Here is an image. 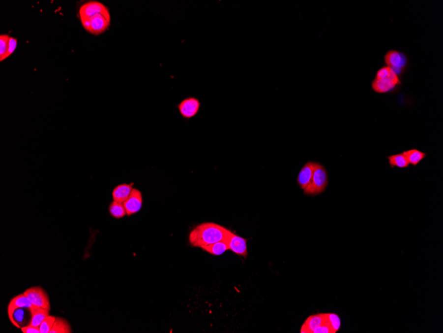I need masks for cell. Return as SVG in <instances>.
<instances>
[{
	"label": "cell",
	"instance_id": "1",
	"mask_svg": "<svg viewBox=\"0 0 443 333\" xmlns=\"http://www.w3.org/2000/svg\"><path fill=\"white\" fill-rule=\"evenodd\" d=\"M228 229L219 224L205 222L199 224L189 233V241L193 247H201L223 241Z\"/></svg>",
	"mask_w": 443,
	"mask_h": 333
},
{
	"label": "cell",
	"instance_id": "2",
	"mask_svg": "<svg viewBox=\"0 0 443 333\" xmlns=\"http://www.w3.org/2000/svg\"><path fill=\"white\" fill-rule=\"evenodd\" d=\"M84 28L92 35H99L109 29L111 25L110 13H98L87 20L82 21Z\"/></svg>",
	"mask_w": 443,
	"mask_h": 333
},
{
	"label": "cell",
	"instance_id": "3",
	"mask_svg": "<svg viewBox=\"0 0 443 333\" xmlns=\"http://www.w3.org/2000/svg\"><path fill=\"white\" fill-rule=\"evenodd\" d=\"M328 184V174L326 169L321 164L316 163L311 184L304 190V193L306 195H318L326 190Z\"/></svg>",
	"mask_w": 443,
	"mask_h": 333
},
{
	"label": "cell",
	"instance_id": "4",
	"mask_svg": "<svg viewBox=\"0 0 443 333\" xmlns=\"http://www.w3.org/2000/svg\"><path fill=\"white\" fill-rule=\"evenodd\" d=\"M384 61L386 66L392 68L399 77L406 71L409 64L408 56L397 50L387 51L384 56Z\"/></svg>",
	"mask_w": 443,
	"mask_h": 333
},
{
	"label": "cell",
	"instance_id": "5",
	"mask_svg": "<svg viewBox=\"0 0 443 333\" xmlns=\"http://www.w3.org/2000/svg\"><path fill=\"white\" fill-rule=\"evenodd\" d=\"M24 294L33 306L51 310V303L48 295L42 287H31L27 289Z\"/></svg>",
	"mask_w": 443,
	"mask_h": 333
},
{
	"label": "cell",
	"instance_id": "6",
	"mask_svg": "<svg viewBox=\"0 0 443 333\" xmlns=\"http://www.w3.org/2000/svg\"><path fill=\"white\" fill-rule=\"evenodd\" d=\"M224 242L228 245V248L232 252L235 253L238 256L246 258L248 256V249H247V240L236 234L234 233L231 230H228Z\"/></svg>",
	"mask_w": 443,
	"mask_h": 333
},
{
	"label": "cell",
	"instance_id": "7",
	"mask_svg": "<svg viewBox=\"0 0 443 333\" xmlns=\"http://www.w3.org/2000/svg\"><path fill=\"white\" fill-rule=\"evenodd\" d=\"M110 13L109 9L103 3L96 1H91L82 5L79 9V15L82 22L98 13Z\"/></svg>",
	"mask_w": 443,
	"mask_h": 333
},
{
	"label": "cell",
	"instance_id": "8",
	"mask_svg": "<svg viewBox=\"0 0 443 333\" xmlns=\"http://www.w3.org/2000/svg\"><path fill=\"white\" fill-rule=\"evenodd\" d=\"M201 108V102L195 97H187L178 104V111L184 119H191L197 115Z\"/></svg>",
	"mask_w": 443,
	"mask_h": 333
},
{
	"label": "cell",
	"instance_id": "9",
	"mask_svg": "<svg viewBox=\"0 0 443 333\" xmlns=\"http://www.w3.org/2000/svg\"><path fill=\"white\" fill-rule=\"evenodd\" d=\"M127 216L136 214L142 209L143 197L142 192L137 188H133L130 197L123 203Z\"/></svg>",
	"mask_w": 443,
	"mask_h": 333
},
{
	"label": "cell",
	"instance_id": "10",
	"mask_svg": "<svg viewBox=\"0 0 443 333\" xmlns=\"http://www.w3.org/2000/svg\"><path fill=\"white\" fill-rule=\"evenodd\" d=\"M33 304L30 302L24 294H20L11 300L7 307V314L11 322L13 321V316L14 311L18 309H26L31 310L33 307Z\"/></svg>",
	"mask_w": 443,
	"mask_h": 333
},
{
	"label": "cell",
	"instance_id": "11",
	"mask_svg": "<svg viewBox=\"0 0 443 333\" xmlns=\"http://www.w3.org/2000/svg\"><path fill=\"white\" fill-rule=\"evenodd\" d=\"M315 166H316L315 162H308L298 173L297 182L301 189L305 190L311 184Z\"/></svg>",
	"mask_w": 443,
	"mask_h": 333
},
{
	"label": "cell",
	"instance_id": "12",
	"mask_svg": "<svg viewBox=\"0 0 443 333\" xmlns=\"http://www.w3.org/2000/svg\"><path fill=\"white\" fill-rule=\"evenodd\" d=\"M375 78L389 82L397 87L402 85L400 77L393 71L392 68L388 66H385L380 68L376 73Z\"/></svg>",
	"mask_w": 443,
	"mask_h": 333
},
{
	"label": "cell",
	"instance_id": "13",
	"mask_svg": "<svg viewBox=\"0 0 443 333\" xmlns=\"http://www.w3.org/2000/svg\"><path fill=\"white\" fill-rule=\"evenodd\" d=\"M133 186H134V183L121 184L114 188L113 192H112L113 200L120 203L124 202L132 193L133 188H134Z\"/></svg>",
	"mask_w": 443,
	"mask_h": 333
},
{
	"label": "cell",
	"instance_id": "14",
	"mask_svg": "<svg viewBox=\"0 0 443 333\" xmlns=\"http://www.w3.org/2000/svg\"><path fill=\"white\" fill-rule=\"evenodd\" d=\"M324 313L309 316L302 325L301 333H313L314 330L324 323Z\"/></svg>",
	"mask_w": 443,
	"mask_h": 333
},
{
	"label": "cell",
	"instance_id": "15",
	"mask_svg": "<svg viewBox=\"0 0 443 333\" xmlns=\"http://www.w3.org/2000/svg\"><path fill=\"white\" fill-rule=\"evenodd\" d=\"M31 313V320L29 324L33 326L39 327L42 322L45 320V318L49 315L50 310L43 309V308L33 306L30 310Z\"/></svg>",
	"mask_w": 443,
	"mask_h": 333
},
{
	"label": "cell",
	"instance_id": "16",
	"mask_svg": "<svg viewBox=\"0 0 443 333\" xmlns=\"http://www.w3.org/2000/svg\"><path fill=\"white\" fill-rule=\"evenodd\" d=\"M372 87L374 91L380 94L392 93L397 89V86L383 80L374 79L372 83Z\"/></svg>",
	"mask_w": 443,
	"mask_h": 333
},
{
	"label": "cell",
	"instance_id": "17",
	"mask_svg": "<svg viewBox=\"0 0 443 333\" xmlns=\"http://www.w3.org/2000/svg\"><path fill=\"white\" fill-rule=\"evenodd\" d=\"M403 153H404L405 157H406L407 160H408L410 165H412L413 166H416L419 165V164L427 157V155H426L425 152H422L421 150L418 149H415V148L405 150Z\"/></svg>",
	"mask_w": 443,
	"mask_h": 333
},
{
	"label": "cell",
	"instance_id": "18",
	"mask_svg": "<svg viewBox=\"0 0 443 333\" xmlns=\"http://www.w3.org/2000/svg\"><path fill=\"white\" fill-rule=\"evenodd\" d=\"M389 161V166L391 168H406L410 166V163L407 160L404 153L397 154V155L389 156L387 157Z\"/></svg>",
	"mask_w": 443,
	"mask_h": 333
},
{
	"label": "cell",
	"instance_id": "19",
	"mask_svg": "<svg viewBox=\"0 0 443 333\" xmlns=\"http://www.w3.org/2000/svg\"><path fill=\"white\" fill-rule=\"evenodd\" d=\"M202 249L205 252L212 254L213 256H220L229 249L228 245L224 241H218V242L207 245V246L203 247Z\"/></svg>",
	"mask_w": 443,
	"mask_h": 333
},
{
	"label": "cell",
	"instance_id": "20",
	"mask_svg": "<svg viewBox=\"0 0 443 333\" xmlns=\"http://www.w3.org/2000/svg\"><path fill=\"white\" fill-rule=\"evenodd\" d=\"M73 333L71 326L66 319L56 317L54 325L50 333Z\"/></svg>",
	"mask_w": 443,
	"mask_h": 333
},
{
	"label": "cell",
	"instance_id": "21",
	"mask_svg": "<svg viewBox=\"0 0 443 333\" xmlns=\"http://www.w3.org/2000/svg\"><path fill=\"white\" fill-rule=\"evenodd\" d=\"M109 212L112 217L117 219L123 218L127 215L123 203L114 200L109 205Z\"/></svg>",
	"mask_w": 443,
	"mask_h": 333
},
{
	"label": "cell",
	"instance_id": "22",
	"mask_svg": "<svg viewBox=\"0 0 443 333\" xmlns=\"http://www.w3.org/2000/svg\"><path fill=\"white\" fill-rule=\"evenodd\" d=\"M325 322L328 325L332 331L336 333L340 328L341 321L338 315L334 313H324Z\"/></svg>",
	"mask_w": 443,
	"mask_h": 333
},
{
	"label": "cell",
	"instance_id": "23",
	"mask_svg": "<svg viewBox=\"0 0 443 333\" xmlns=\"http://www.w3.org/2000/svg\"><path fill=\"white\" fill-rule=\"evenodd\" d=\"M55 320H56V317H55V316H47L39 326L40 333H50Z\"/></svg>",
	"mask_w": 443,
	"mask_h": 333
},
{
	"label": "cell",
	"instance_id": "24",
	"mask_svg": "<svg viewBox=\"0 0 443 333\" xmlns=\"http://www.w3.org/2000/svg\"><path fill=\"white\" fill-rule=\"evenodd\" d=\"M9 37H10L8 35H0V61L1 62L5 60Z\"/></svg>",
	"mask_w": 443,
	"mask_h": 333
},
{
	"label": "cell",
	"instance_id": "25",
	"mask_svg": "<svg viewBox=\"0 0 443 333\" xmlns=\"http://www.w3.org/2000/svg\"><path fill=\"white\" fill-rule=\"evenodd\" d=\"M17 46H18V40L14 37H9L7 51L6 55H5V60L15 52V51L16 50Z\"/></svg>",
	"mask_w": 443,
	"mask_h": 333
},
{
	"label": "cell",
	"instance_id": "26",
	"mask_svg": "<svg viewBox=\"0 0 443 333\" xmlns=\"http://www.w3.org/2000/svg\"><path fill=\"white\" fill-rule=\"evenodd\" d=\"M313 333H332V331L328 325L324 321V323L315 329Z\"/></svg>",
	"mask_w": 443,
	"mask_h": 333
},
{
	"label": "cell",
	"instance_id": "27",
	"mask_svg": "<svg viewBox=\"0 0 443 333\" xmlns=\"http://www.w3.org/2000/svg\"><path fill=\"white\" fill-rule=\"evenodd\" d=\"M21 330L24 333H40L39 327L33 326V325L30 324L22 327Z\"/></svg>",
	"mask_w": 443,
	"mask_h": 333
}]
</instances>
